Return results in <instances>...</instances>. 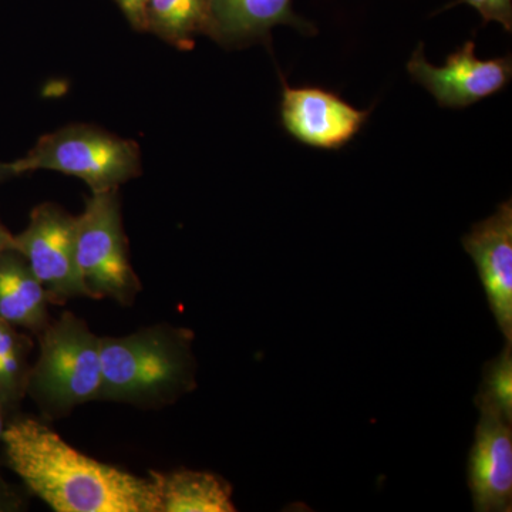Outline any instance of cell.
Instances as JSON below:
<instances>
[{"label":"cell","instance_id":"6da1fadb","mask_svg":"<svg viewBox=\"0 0 512 512\" xmlns=\"http://www.w3.org/2000/svg\"><path fill=\"white\" fill-rule=\"evenodd\" d=\"M2 447L16 476L56 512H158L154 478L101 463L66 443L46 424H6Z\"/></svg>","mask_w":512,"mask_h":512},{"label":"cell","instance_id":"7a4b0ae2","mask_svg":"<svg viewBox=\"0 0 512 512\" xmlns=\"http://www.w3.org/2000/svg\"><path fill=\"white\" fill-rule=\"evenodd\" d=\"M194 333L187 328L148 326L124 336L101 338L100 402L161 409L197 387Z\"/></svg>","mask_w":512,"mask_h":512},{"label":"cell","instance_id":"3957f363","mask_svg":"<svg viewBox=\"0 0 512 512\" xmlns=\"http://www.w3.org/2000/svg\"><path fill=\"white\" fill-rule=\"evenodd\" d=\"M37 336L39 356L30 366L26 394L43 414L60 419L83 404L100 402V336L73 312L50 320Z\"/></svg>","mask_w":512,"mask_h":512},{"label":"cell","instance_id":"277c9868","mask_svg":"<svg viewBox=\"0 0 512 512\" xmlns=\"http://www.w3.org/2000/svg\"><path fill=\"white\" fill-rule=\"evenodd\" d=\"M16 175L49 170L79 178L92 192L119 190L141 175L136 141L87 124H72L40 137L25 157L13 161Z\"/></svg>","mask_w":512,"mask_h":512},{"label":"cell","instance_id":"5b68a950","mask_svg":"<svg viewBox=\"0 0 512 512\" xmlns=\"http://www.w3.org/2000/svg\"><path fill=\"white\" fill-rule=\"evenodd\" d=\"M76 262L87 298L128 306L141 292L123 228L119 190L92 192L76 217Z\"/></svg>","mask_w":512,"mask_h":512},{"label":"cell","instance_id":"8992f818","mask_svg":"<svg viewBox=\"0 0 512 512\" xmlns=\"http://www.w3.org/2000/svg\"><path fill=\"white\" fill-rule=\"evenodd\" d=\"M12 248L28 262L50 303L86 296L76 262V217L56 204L39 205L28 227L13 235Z\"/></svg>","mask_w":512,"mask_h":512},{"label":"cell","instance_id":"52a82bcc","mask_svg":"<svg viewBox=\"0 0 512 512\" xmlns=\"http://www.w3.org/2000/svg\"><path fill=\"white\" fill-rule=\"evenodd\" d=\"M414 80L426 87L441 107L464 109L477 101L501 92L512 76L511 56L480 60L473 40L447 57L446 66L434 67L427 62L423 45L416 49L407 64Z\"/></svg>","mask_w":512,"mask_h":512},{"label":"cell","instance_id":"ba28073f","mask_svg":"<svg viewBox=\"0 0 512 512\" xmlns=\"http://www.w3.org/2000/svg\"><path fill=\"white\" fill-rule=\"evenodd\" d=\"M281 116L285 130L299 143L338 150L362 130L370 111L357 110L328 90L292 89L284 82Z\"/></svg>","mask_w":512,"mask_h":512},{"label":"cell","instance_id":"9c48e42d","mask_svg":"<svg viewBox=\"0 0 512 512\" xmlns=\"http://www.w3.org/2000/svg\"><path fill=\"white\" fill-rule=\"evenodd\" d=\"M467 477L474 511H512V421L488 406H478Z\"/></svg>","mask_w":512,"mask_h":512},{"label":"cell","instance_id":"30bf717a","mask_svg":"<svg viewBox=\"0 0 512 512\" xmlns=\"http://www.w3.org/2000/svg\"><path fill=\"white\" fill-rule=\"evenodd\" d=\"M463 247L480 275L488 305L505 342H512V201L473 225Z\"/></svg>","mask_w":512,"mask_h":512},{"label":"cell","instance_id":"8fae6325","mask_svg":"<svg viewBox=\"0 0 512 512\" xmlns=\"http://www.w3.org/2000/svg\"><path fill=\"white\" fill-rule=\"evenodd\" d=\"M49 295L16 249L0 254V319L39 335L50 323Z\"/></svg>","mask_w":512,"mask_h":512},{"label":"cell","instance_id":"7c38bea8","mask_svg":"<svg viewBox=\"0 0 512 512\" xmlns=\"http://www.w3.org/2000/svg\"><path fill=\"white\" fill-rule=\"evenodd\" d=\"M279 23L305 28L291 10V0H211L208 35L224 43L265 36Z\"/></svg>","mask_w":512,"mask_h":512},{"label":"cell","instance_id":"4fadbf2b","mask_svg":"<svg viewBox=\"0 0 512 512\" xmlns=\"http://www.w3.org/2000/svg\"><path fill=\"white\" fill-rule=\"evenodd\" d=\"M160 495L158 512H235L232 485L210 471L188 468L158 473L150 471Z\"/></svg>","mask_w":512,"mask_h":512},{"label":"cell","instance_id":"5bb4252c","mask_svg":"<svg viewBox=\"0 0 512 512\" xmlns=\"http://www.w3.org/2000/svg\"><path fill=\"white\" fill-rule=\"evenodd\" d=\"M211 0H146L141 30H148L181 50L194 47V37L207 33Z\"/></svg>","mask_w":512,"mask_h":512},{"label":"cell","instance_id":"9a60e30c","mask_svg":"<svg viewBox=\"0 0 512 512\" xmlns=\"http://www.w3.org/2000/svg\"><path fill=\"white\" fill-rule=\"evenodd\" d=\"M32 343L18 328L0 319V400L16 406L26 394Z\"/></svg>","mask_w":512,"mask_h":512},{"label":"cell","instance_id":"2e32d148","mask_svg":"<svg viewBox=\"0 0 512 512\" xmlns=\"http://www.w3.org/2000/svg\"><path fill=\"white\" fill-rule=\"evenodd\" d=\"M474 403L498 410L512 421V342H505L503 352L485 363Z\"/></svg>","mask_w":512,"mask_h":512},{"label":"cell","instance_id":"e0dca14e","mask_svg":"<svg viewBox=\"0 0 512 512\" xmlns=\"http://www.w3.org/2000/svg\"><path fill=\"white\" fill-rule=\"evenodd\" d=\"M491 8H493V20L501 23L504 29L510 32L512 26L511 0H491Z\"/></svg>","mask_w":512,"mask_h":512},{"label":"cell","instance_id":"ac0fdd59","mask_svg":"<svg viewBox=\"0 0 512 512\" xmlns=\"http://www.w3.org/2000/svg\"><path fill=\"white\" fill-rule=\"evenodd\" d=\"M144 2L146 0H117L128 20L138 29H141V22H143Z\"/></svg>","mask_w":512,"mask_h":512},{"label":"cell","instance_id":"d6986e66","mask_svg":"<svg viewBox=\"0 0 512 512\" xmlns=\"http://www.w3.org/2000/svg\"><path fill=\"white\" fill-rule=\"evenodd\" d=\"M22 505L19 495L0 480V512L18 511Z\"/></svg>","mask_w":512,"mask_h":512},{"label":"cell","instance_id":"ffe728a7","mask_svg":"<svg viewBox=\"0 0 512 512\" xmlns=\"http://www.w3.org/2000/svg\"><path fill=\"white\" fill-rule=\"evenodd\" d=\"M460 2L467 3V5L476 8L480 15L483 16L484 23L493 20V8H491V0H460Z\"/></svg>","mask_w":512,"mask_h":512},{"label":"cell","instance_id":"44dd1931","mask_svg":"<svg viewBox=\"0 0 512 512\" xmlns=\"http://www.w3.org/2000/svg\"><path fill=\"white\" fill-rule=\"evenodd\" d=\"M13 234H10L5 225L0 222V254L6 249L12 248Z\"/></svg>","mask_w":512,"mask_h":512},{"label":"cell","instance_id":"7402d4cb","mask_svg":"<svg viewBox=\"0 0 512 512\" xmlns=\"http://www.w3.org/2000/svg\"><path fill=\"white\" fill-rule=\"evenodd\" d=\"M13 177H18V175H16L15 170H13L12 163H2V161H0V183Z\"/></svg>","mask_w":512,"mask_h":512},{"label":"cell","instance_id":"603a6c76","mask_svg":"<svg viewBox=\"0 0 512 512\" xmlns=\"http://www.w3.org/2000/svg\"><path fill=\"white\" fill-rule=\"evenodd\" d=\"M6 406L0 400V447H2L3 433H5L6 429V417H5Z\"/></svg>","mask_w":512,"mask_h":512}]
</instances>
